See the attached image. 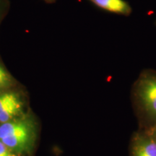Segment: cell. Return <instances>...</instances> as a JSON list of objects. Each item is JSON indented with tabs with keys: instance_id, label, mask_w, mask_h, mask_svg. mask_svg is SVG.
I'll return each instance as SVG.
<instances>
[{
	"instance_id": "cell-4",
	"label": "cell",
	"mask_w": 156,
	"mask_h": 156,
	"mask_svg": "<svg viewBox=\"0 0 156 156\" xmlns=\"http://www.w3.org/2000/svg\"><path fill=\"white\" fill-rule=\"evenodd\" d=\"M37 138V129L1 140L6 145L18 155H28L34 151Z\"/></svg>"
},
{
	"instance_id": "cell-7",
	"label": "cell",
	"mask_w": 156,
	"mask_h": 156,
	"mask_svg": "<svg viewBox=\"0 0 156 156\" xmlns=\"http://www.w3.org/2000/svg\"><path fill=\"white\" fill-rule=\"evenodd\" d=\"M16 85V80L0 62V91L12 88Z\"/></svg>"
},
{
	"instance_id": "cell-5",
	"label": "cell",
	"mask_w": 156,
	"mask_h": 156,
	"mask_svg": "<svg viewBox=\"0 0 156 156\" xmlns=\"http://www.w3.org/2000/svg\"><path fill=\"white\" fill-rule=\"evenodd\" d=\"M97 7L108 12L129 16L132 9L125 0H88Z\"/></svg>"
},
{
	"instance_id": "cell-8",
	"label": "cell",
	"mask_w": 156,
	"mask_h": 156,
	"mask_svg": "<svg viewBox=\"0 0 156 156\" xmlns=\"http://www.w3.org/2000/svg\"><path fill=\"white\" fill-rule=\"evenodd\" d=\"M10 8V2L9 0H0V25L7 16Z\"/></svg>"
},
{
	"instance_id": "cell-9",
	"label": "cell",
	"mask_w": 156,
	"mask_h": 156,
	"mask_svg": "<svg viewBox=\"0 0 156 156\" xmlns=\"http://www.w3.org/2000/svg\"><path fill=\"white\" fill-rule=\"evenodd\" d=\"M0 156H21L12 151L0 140Z\"/></svg>"
},
{
	"instance_id": "cell-11",
	"label": "cell",
	"mask_w": 156,
	"mask_h": 156,
	"mask_svg": "<svg viewBox=\"0 0 156 156\" xmlns=\"http://www.w3.org/2000/svg\"><path fill=\"white\" fill-rule=\"evenodd\" d=\"M56 0H44L45 2L48 3V4H52V3H54Z\"/></svg>"
},
{
	"instance_id": "cell-2",
	"label": "cell",
	"mask_w": 156,
	"mask_h": 156,
	"mask_svg": "<svg viewBox=\"0 0 156 156\" xmlns=\"http://www.w3.org/2000/svg\"><path fill=\"white\" fill-rule=\"evenodd\" d=\"M129 156H156V141L147 132L137 129L132 134L129 146Z\"/></svg>"
},
{
	"instance_id": "cell-10",
	"label": "cell",
	"mask_w": 156,
	"mask_h": 156,
	"mask_svg": "<svg viewBox=\"0 0 156 156\" xmlns=\"http://www.w3.org/2000/svg\"><path fill=\"white\" fill-rule=\"evenodd\" d=\"M147 132V133L149 134L150 136L153 138V140H155L156 141V124L154 126H153L151 129L147 130V131H145Z\"/></svg>"
},
{
	"instance_id": "cell-3",
	"label": "cell",
	"mask_w": 156,
	"mask_h": 156,
	"mask_svg": "<svg viewBox=\"0 0 156 156\" xmlns=\"http://www.w3.org/2000/svg\"><path fill=\"white\" fill-rule=\"evenodd\" d=\"M37 129L33 116L23 114L14 119L0 124V140Z\"/></svg>"
},
{
	"instance_id": "cell-6",
	"label": "cell",
	"mask_w": 156,
	"mask_h": 156,
	"mask_svg": "<svg viewBox=\"0 0 156 156\" xmlns=\"http://www.w3.org/2000/svg\"><path fill=\"white\" fill-rule=\"evenodd\" d=\"M22 93L12 88L0 91V113L18 101L23 100Z\"/></svg>"
},
{
	"instance_id": "cell-1",
	"label": "cell",
	"mask_w": 156,
	"mask_h": 156,
	"mask_svg": "<svg viewBox=\"0 0 156 156\" xmlns=\"http://www.w3.org/2000/svg\"><path fill=\"white\" fill-rule=\"evenodd\" d=\"M131 99L138 129L147 131L156 124V71L143 69L132 85Z\"/></svg>"
}]
</instances>
